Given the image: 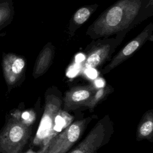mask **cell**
Listing matches in <instances>:
<instances>
[{
  "instance_id": "6da1fadb",
  "label": "cell",
  "mask_w": 153,
  "mask_h": 153,
  "mask_svg": "<svg viewBox=\"0 0 153 153\" xmlns=\"http://www.w3.org/2000/svg\"><path fill=\"white\" fill-rule=\"evenodd\" d=\"M145 0H117L105 9L88 27L85 35L91 39L120 36L139 24V16Z\"/></svg>"
},
{
  "instance_id": "7a4b0ae2",
  "label": "cell",
  "mask_w": 153,
  "mask_h": 153,
  "mask_svg": "<svg viewBox=\"0 0 153 153\" xmlns=\"http://www.w3.org/2000/svg\"><path fill=\"white\" fill-rule=\"evenodd\" d=\"M62 100L54 94L46 96L44 111L38 130L33 140V144L41 148L38 153H45L50 141L53 139L52 133L56 116L62 109Z\"/></svg>"
},
{
  "instance_id": "3957f363",
  "label": "cell",
  "mask_w": 153,
  "mask_h": 153,
  "mask_svg": "<svg viewBox=\"0 0 153 153\" xmlns=\"http://www.w3.org/2000/svg\"><path fill=\"white\" fill-rule=\"evenodd\" d=\"M124 38L120 36H114L93 39L84 50V68L88 69H95L110 60Z\"/></svg>"
},
{
  "instance_id": "277c9868",
  "label": "cell",
  "mask_w": 153,
  "mask_h": 153,
  "mask_svg": "<svg viewBox=\"0 0 153 153\" xmlns=\"http://www.w3.org/2000/svg\"><path fill=\"white\" fill-rule=\"evenodd\" d=\"M30 133V126L12 116L0 134V151L2 153H20Z\"/></svg>"
},
{
  "instance_id": "5b68a950",
  "label": "cell",
  "mask_w": 153,
  "mask_h": 153,
  "mask_svg": "<svg viewBox=\"0 0 153 153\" xmlns=\"http://www.w3.org/2000/svg\"><path fill=\"white\" fill-rule=\"evenodd\" d=\"M112 133V122L106 115L97 122L84 140L69 153H96L109 142Z\"/></svg>"
},
{
  "instance_id": "8992f818",
  "label": "cell",
  "mask_w": 153,
  "mask_h": 153,
  "mask_svg": "<svg viewBox=\"0 0 153 153\" xmlns=\"http://www.w3.org/2000/svg\"><path fill=\"white\" fill-rule=\"evenodd\" d=\"M92 117L75 121L55 136L50 142L45 153H66L79 140Z\"/></svg>"
},
{
  "instance_id": "52a82bcc",
  "label": "cell",
  "mask_w": 153,
  "mask_h": 153,
  "mask_svg": "<svg viewBox=\"0 0 153 153\" xmlns=\"http://www.w3.org/2000/svg\"><path fill=\"white\" fill-rule=\"evenodd\" d=\"M153 36V23H149L136 36L126 44L102 70L103 74H107L140 49L147 41H151Z\"/></svg>"
},
{
  "instance_id": "ba28073f",
  "label": "cell",
  "mask_w": 153,
  "mask_h": 153,
  "mask_svg": "<svg viewBox=\"0 0 153 153\" xmlns=\"http://www.w3.org/2000/svg\"><path fill=\"white\" fill-rule=\"evenodd\" d=\"M97 87L94 84L77 85L71 88L63 99V110L73 111L81 107L85 108L94 96Z\"/></svg>"
},
{
  "instance_id": "9c48e42d",
  "label": "cell",
  "mask_w": 153,
  "mask_h": 153,
  "mask_svg": "<svg viewBox=\"0 0 153 153\" xmlns=\"http://www.w3.org/2000/svg\"><path fill=\"white\" fill-rule=\"evenodd\" d=\"M26 59L13 53H3L2 66L5 80L8 86L13 85L23 76L26 68Z\"/></svg>"
},
{
  "instance_id": "30bf717a",
  "label": "cell",
  "mask_w": 153,
  "mask_h": 153,
  "mask_svg": "<svg viewBox=\"0 0 153 153\" xmlns=\"http://www.w3.org/2000/svg\"><path fill=\"white\" fill-rule=\"evenodd\" d=\"M99 5L93 4L86 5L78 8L72 16L68 25V33L69 38H72L76 31L82 26L96 11Z\"/></svg>"
},
{
  "instance_id": "8fae6325",
  "label": "cell",
  "mask_w": 153,
  "mask_h": 153,
  "mask_svg": "<svg viewBox=\"0 0 153 153\" xmlns=\"http://www.w3.org/2000/svg\"><path fill=\"white\" fill-rule=\"evenodd\" d=\"M55 54V47L53 44L47 42L39 52L33 71V76L37 78L47 72L53 63Z\"/></svg>"
},
{
  "instance_id": "7c38bea8",
  "label": "cell",
  "mask_w": 153,
  "mask_h": 153,
  "mask_svg": "<svg viewBox=\"0 0 153 153\" xmlns=\"http://www.w3.org/2000/svg\"><path fill=\"white\" fill-rule=\"evenodd\" d=\"M136 131L137 141L142 140L153 141V109H149L143 114Z\"/></svg>"
},
{
  "instance_id": "4fadbf2b",
  "label": "cell",
  "mask_w": 153,
  "mask_h": 153,
  "mask_svg": "<svg viewBox=\"0 0 153 153\" xmlns=\"http://www.w3.org/2000/svg\"><path fill=\"white\" fill-rule=\"evenodd\" d=\"M14 14L13 0H0V30L11 23Z\"/></svg>"
},
{
  "instance_id": "5bb4252c",
  "label": "cell",
  "mask_w": 153,
  "mask_h": 153,
  "mask_svg": "<svg viewBox=\"0 0 153 153\" xmlns=\"http://www.w3.org/2000/svg\"><path fill=\"white\" fill-rule=\"evenodd\" d=\"M112 90L113 88H112L110 85L97 87L94 96L91 98L90 102L86 105L85 108H88L90 110H93L94 107L110 93H111Z\"/></svg>"
},
{
  "instance_id": "9a60e30c",
  "label": "cell",
  "mask_w": 153,
  "mask_h": 153,
  "mask_svg": "<svg viewBox=\"0 0 153 153\" xmlns=\"http://www.w3.org/2000/svg\"><path fill=\"white\" fill-rule=\"evenodd\" d=\"M13 117L20 120L24 124L30 126L35 120V112L32 111H25L21 112L20 111H16L13 115Z\"/></svg>"
},
{
  "instance_id": "2e32d148",
  "label": "cell",
  "mask_w": 153,
  "mask_h": 153,
  "mask_svg": "<svg viewBox=\"0 0 153 153\" xmlns=\"http://www.w3.org/2000/svg\"><path fill=\"white\" fill-rule=\"evenodd\" d=\"M153 16V0H145L139 16V23Z\"/></svg>"
},
{
  "instance_id": "e0dca14e",
  "label": "cell",
  "mask_w": 153,
  "mask_h": 153,
  "mask_svg": "<svg viewBox=\"0 0 153 153\" xmlns=\"http://www.w3.org/2000/svg\"><path fill=\"white\" fill-rule=\"evenodd\" d=\"M25 153H38V152H36L32 151V149H29V150H28V151H27L26 152H25Z\"/></svg>"
}]
</instances>
